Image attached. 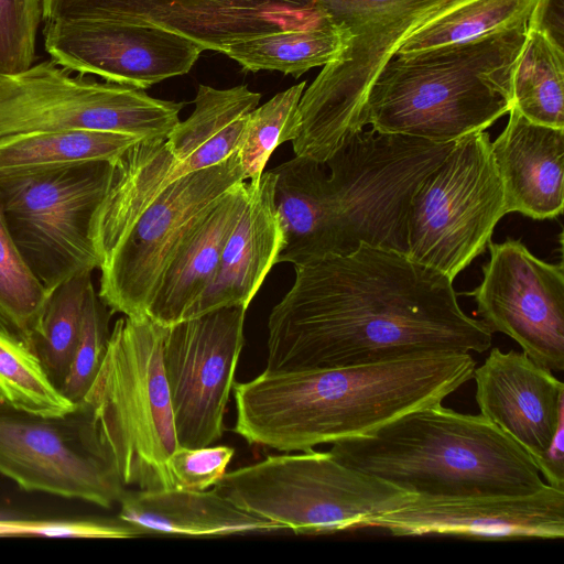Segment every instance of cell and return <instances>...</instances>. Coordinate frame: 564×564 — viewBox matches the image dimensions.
I'll use <instances>...</instances> for the list:
<instances>
[{"instance_id":"1","label":"cell","mask_w":564,"mask_h":564,"mask_svg":"<svg viewBox=\"0 0 564 564\" xmlns=\"http://www.w3.org/2000/svg\"><path fill=\"white\" fill-rule=\"evenodd\" d=\"M294 268L268 318L265 372L481 354L492 344L460 308L453 280L404 252L361 245Z\"/></svg>"},{"instance_id":"2","label":"cell","mask_w":564,"mask_h":564,"mask_svg":"<svg viewBox=\"0 0 564 564\" xmlns=\"http://www.w3.org/2000/svg\"><path fill=\"white\" fill-rule=\"evenodd\" d=\"M468 352L294 371L235 383V432L249 444L308 452L372 432L410 411L442 403L473 378Z\"/></svg>"},{"instance_id":"3","label":"cell","mask_w":564,"mask_h":564,"mask_svg":"<svg viewBox=\"0 0 564 564\" xmlns=\"http://www.w3.org/2000/svg\"><path fill=\"white\" fill-rule=\"evenodd\" d=\"M329 452L416 497L527 495L546 484L533 458L485 416L442 403L336 442Z\"/></svg>"},{"instance_id":"4","label":"cell","mask_w":564,"mask_h":564,"mask_svg":"<svg viewBox=\"0 0 564 564\" xmlns=\"http://www.w3.org/2000/svg\"><path fill=\"white\" fill-rule=\"evenodd\" d=\"M528 24L413 54H395L373 82L361 126L379 133L454 142L508 113Z\"/></svg>"},{"instance_id":"5","label":"cell","mask_w":564,"mask_h":564,"mask_svg":"<svg viewBox=\"0 0 564 564\" xmlns=\"http://www.w3.org/2000/svg\"><path fill=\"white\" fill-rule=\"evenodd\" d=\"M166 326L148 316L119 318L84 402L123 486L174 488L166 462L178 447L163 367Z\"/></svg>"},{"instance_id":"6","label":"cell","mask_w":564,"mask_h":564,"mask_svg":"<svg viewBox=\"0 0 564 564\" xmlns=\"http://www.w3.org/2000/svg\"><path fill=\"white\" fill-rule=\"evenodd\" d=\"M449 0H316L330 20L347 29V46L304 89L297 156L324 163L351 133L362 130L368 93L382 67L420 24Z\"/></svg>"},{"instance_id":"7","label":"cell","mask_w":564,"mask_h":564,"mask_svg":"<svg viewBox=\"0 0 564 564\" xmlns=\"http://www.w3.org/2000/svg\"><path fill=\"white\" fill-rule=\"evenodd\" d=\"M214 488L236 507L299 534L365 529L413 495L337 460L330 452L269 455L226 473Z\"/></svg>"},{"instance_id":"8","label":"cell","mask_w":564,"mask_h":564,"mask_svg":"<svg viewBox=\"0 0 564 564\" xmlns=\"http://www.w3.org/2000/svg\"><path fill=\"white\" fill-rule=\"evenodd\" d=\"M116 174L108 161L0 172V203L24 261L50 293L99 269L91 226Z\"/></svg>"},{"instance_id":"9","label":"cell","mask_w":564,"mask_h":564,"mask_svg":"<svg viewBox=\"0 0 564 564\" xmlns=\"http://www.w3.org/2000/svg\"><path fill=\"white\" fill-rule=\"evenodd\" d=\"M506 214L489 133L465 135L411 197L406 256L454 281L485 252Z\"/></svg>"},{"instance_id":"10","label":"cell","mask_w":564,"mask_h":564,"mask_svg":"<svg viewBox=\"0 0 564 564\" xmlns=\"http://www.w3.org/2000/svg\"><path fill=\"white\" fill-rule=\"evenodd\" d=\"M183 102L143 89L72 76L47 59L25 70L0 74V139L42 131L98 130L141 141L166 139L180 122Z\"/></svg>"},{"instance_id":"11","label":"cell","mask_w":564,"mask_h":564,"mask_svg":"<svg viewBox=\"0 0 564 564\" xmlns=\"http://www.w3.org/2000/svg\"><path fill=\"white\" fill-rule=\"evenodd\" d=\"M241 165L226 161L169 184L101 260L99 299L111 313L144 317L175 254L203 218L238 182Z\"/></svg>"},{"instance_id":"12","label":"cell","mask_w":564,"mask_h":564,"mask_svg":"<svg viewBox=\"0 0 564 564\" xmlns=\"http://www.w3.org/2000/svg\"><path fill=\"white\" fill-rule=\"evenodd\" d=\"M0 474L26 491L102 508L119 502L126 490L84 401L65 414L42 415L0 400Z\"/></svg>"},{"instance_id":"13","label":"cell","mask_w":564,"mask_h":564,"mask_svg":"<svg viewBox=\"0 0 564 564\" xmlns=\"http://www.w3.org/2000/svg\"><path fill=\"white\" fill-rule=\"evenodd\" d=\"M45 23L97 20L152 29L202 51L258 35L301 30L327 19L316 0H42Z\"/></svg>"},{"instance_id":"14","label":"cell","mask_w":564,"mask_h":564,"mask_svg":"<svg viewBox=\"0 0 564 564\" xmlns=\"http://www.w3.org/2000/svg\"><path fill=\"white\" fill-rule=\"evenodd\" d=\"M246 311L221 307L165 328L163 367L178 446H208L224 433Z\"/></svg>"},{"instance_id":"15","label":"cell","mask_w":564,"mask_h":564,"mask_svg":"<svg viewBox=\"0 0 564 564\" xmlns=\"http://www.w3.org/2000/svg\"><path fill=\"white\" fill-rule=\"evenodd\" d=\"M474 297L480 321L519 344L533 361L564 370V267L532 254L518 239L489 242Z\"/></svg>"},{"instance_id":"16","label":"cell","mask_w":564,"mask_h":564,"mask_svg":"<svg viewBox=\"0 0 564 564\" xmlns=\"http://www.w3.org/2000/svg\"><path fill=\"white\" fill-rule=\"evenodd\" d=\"M44 46L69 72L140 89L188 73L203 52L163 31L97 20L45 23Z\"/></svg>"},{"instance_id":"17","label":"cell","mask_w":564,"mask_h":564,"mask_svg":"<svg viewBox=\"0 0 564 564\" xmlns=\"http://www.w3.org/2000/svg\"><path fill=\"white\" fill-rule=\"evenodd\" d=\"M366 528L393 536L443 534L480 540L562 539L564 489L527 495L426 498L376 516Z\"/></svg>"},{"instance_id":"18","label":"cell","mask_w":564,"mask_h":564,"mask_svg":"<svg viewBox=\"0 0 564 564\" xmlns=\"http://www.w3.org/2000/svg\"><path fill=\"white\" fill-rule=\"evenodd\" d=\"M480 414L536 463L564 425V384L525 352L494 347L474 369Z\"/></svg>"},{"instance_id":"19","label":"cell","mask_w":564,"mask_h":564,"mask_svg":"<svg viewBox=\"0 0 564 564\" xmlns=\"http://www.w3.org/2000/svg\"><path fill=\"white\" fill-rule=\"evenodd\" d=\"M503 131L491 141L506 210L553 219L564 205V128L539 124L511 106Z\"/></svg>"},{"instance_id":"20","label":"cell","mask_w":564,"mask_h":564,"mask_svg":"<svg viewBox=\"0 0 564 564\" xmlns=\"http://www.w3.org/2000/svg\"><path fill=\"white\" fill-rule=\"evenodd\" d=\"M246 206L221 252L216 274L200 300L195 316L229 306L248 308L283 246L272 170L247 182Z\"/></svg>"},{"instance_id":"21","label":"cell","mask_w":564,"mask_h":564,"mask_svg":"<svg viewBox=\"0 0 564 564\" xmlns=\"http://www.w3.org/2000/svg\"><path fill=\"white\" fill-rule=\"evenodd\" d=\"M248 198L247 181L235 184L203 218L165 271L147 310L152 321L171 326L193 318L209 288L225 243Z\"/></svg>"},{"instance_id":"22","label":"cell","mask_w":564,"mask_h":564,"mask_svg":"<svg viewBox=\"0 0 564 564\" xmlns=\"http://www.w3.org/2000/svg\"><path fill=\"white\" fill-rule=\"evenodd\" d=\"M119 503L118 519L142 534L212 536L284 530L278 523L236 507L214 487L209 490H124Z\"/></svg>"},{"instance_id":"23","label":"cell","mask_w":564,"mask_h":564,"mask_svg":"<svg viewBox=\"0 0 564 564\" xmlns=\"http://www.w3.org/2000/svg\"><path fill=\"white\" fill-rule=\"evenodd\" d=\"M261 94L246 85L214 88L199 85L194 110L173 128L166 144L186 173L217 165L237 152L249 113Z\"/></svg>"},{"instance_id":"24","label":"cell","mask_w":564,"mask_h":564,"mask_svg":"<svg viewBox=\"0 0 564 564\" xmlns=\"http://www.w3.org/2000/svg\"><path fill=\"white\" fill-rule=\"evenodd\" d=\"M348 39L347 29L328 17L305 29L258 35L229 44L220 53L246 70H278L300 77L313 67L334 61L347 46Z\"/></svg>"},{"instance_id":"25","label":"cell","mask_w":564,"mask_h":564,"mask_svg":"<svg viewBox=\"0 0 564 564\" xmlns=\"http://www.w3.org/2000/svg\"><path fill=\"white\" fill-rule=\"evenodd\" d=\"M139 140L98 130L31 132L0 139V172L31 171L70 164L116 163Z\"/></svg>"},{"instance_id":"26","label":"cell","mask_w":564,"mask_h":564,"mask_svg":"<svg viewBox=\"0 0 564 564\" xmlns=\"http://www.w3.org/2000/svg\"><path fill=\"white\" fill-rule=\"evenodd\" d=\"M536 0H449L401 43L395 54H413L528 24Z\"/></svg>"},{"instance_id":"27","label":"cell","mask_w":564,"mask_h":564,"mask_svg":"<svg viewBox=\"0 0 564 564\" xmlns=\"http://www.w3.org/2000/svg\"><path fill=\"white\" fill-rule=\"evenodd\" d=\"M511 100L530 121L564 128V50L528 30L512 74Z\"/></svg>"},{"instance_id":"28","label":"cell","mask_w":564,"mask_h":564,"mask_svg":"<svg viewBox=\"0 0 564 564\" xmlns=\"http://www.w3.org/2000/svg\"><path fill=\"white\" fill-rule=\"evenodd\" d=\"M91 272H80L56 286L44 305L32 350L59 390L79 338Z\"/></svg>"},{"instance_id":"29","label":"cell","mask_w":564,"mask_h":564,"mask_svg":"<svg viewBox=\"0 0 564 564\" xmlns=\"http://www.w3.org/2000/svg\"><path fill=\"white\" fill-rule=\"evenodd\" d=\"M48 295L21 256L0 203V326L31 348Z\"/></svg>"},{"instance_id":"30","label":"cell","mask_w":564,"mask_h":564,"mask_svg":"<svg viewBox=\"0 0 564 564\" xmlns=\"http://www.w3.org/2000/svg\"><path fill=\"white\" fill-rule=\"evenodd\" d=\"M0 400L42 415H62L76 406L53 384L33 350L1 326Z\"/></svg>"},{"instance_id":"31","label":"cell","mask_w":564,"mask_h":564,"mask_svg":"<svg viewBox=\"0 0 564 564\" xmlns=\"http://www.w3.org/2000/svg\"><path fill=\"white\" fill-rule=\"evenodd\" d=\"M305 87L306 82L296 84L249 113L237 150L243 181L259 178L273 151L296 138L299 104Z\"/></svg>"},{"instance_id":"32","label":"cell","mask_w":564,"mask_h":564,"mask_svg":"<svg viewBox=\"0 0 564 564\" xmlns=\"http://www.w3.org/2000/svg\"><path fill=\"white\" fill-rule=\"evenodd\" d=\"M111 314L91 285L86 296L82 329L72 364L59 388L61 393L75 405L84 401L105 358Z\"/></svg>"},{"instance_id":"33","label":"cell","mask_w":564,"mask_h":564,"mask_svg":"<svg viewBox=\"0 0 564 564\" xmlns=\"http://www.w3.org/2000/svg\"><path fill=\"white\" fill-rule=\"evenodd\" d=\"M41 20L42 0H0V74L33 64Z\"/></svg>"},{"instance_id":"34","label":"cell","mask_w":564,"mask_h":564,"mask_svg":"<svg viewBox=\"0 0 564 564\" xmlns=\"http://www.w3.org/2000/svg\"><path fill=\"white\" fill-rule=\"evenodd\" d=\"M143 535L118 519L0 518V536L129 539Z\"/></svg>"},{"instance_id":"35","label":"cell","mask_w":564,"mask_h":564,"mask_svg":"<svg viewBox=\"0 0 564 564\" xmlns=\"http://www.w3.org/2000/svg\"><path fill=\"white\" fill-rule=\"evenodd\" d=\"M235 449L226 445L188 448L178 446L166 466L174 488L206 490L226 474Z\"/></svg>"},{"instance_id":"36","label":"cell","mask_w":564,"mask_h":564,"mask_svg":"<svg viewBox=\"0 0 564 564\" xmlns=\"http://www.w3.org/2000/svg\"><path fill=\"white\" fill-rule=\"evenodd\" d=\"M528 30L542 34L564 50V0H536Z\"/></svg>"},{"instance_id":"37","label":"cell","mask_w":564,"mask_h":564,"mask_svg":"<svg viewBox=\"0 0 564 564\" xmlns=\"http://www.w3.org/2000/svg\"><path fill=\"white\" fill-rule=\"evenodd\" d=\"M564 425H562L549 448L536 460V466L546 479V484L564 489Z\"/></svg>"}]
</instances>
